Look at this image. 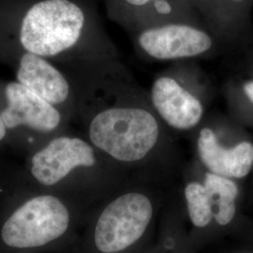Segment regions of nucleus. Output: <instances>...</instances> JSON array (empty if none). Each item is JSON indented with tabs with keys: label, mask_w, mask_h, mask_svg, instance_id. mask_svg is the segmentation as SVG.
Returning <instances> with one entry per match:
<instances>
[{
	"label": "nucleus",
	"mask_w": 253,
	"mask_h": 253,
	"mask_svg": "<svg viewBox=\"0 0 253 253\" xmlns=\"http://www.w3.org/2000/svg\"><path fill=\"white\" fill-rule=\"evenodd\" d=\"M165 126L148 91L126 74L118 101L101 109L89 123L91 143L122 163H138L158 145Z\"/></svg>",
	"instance_id": "1"
},
{
	"label": "nucleus",
	"mask_w": 253,
	"mask_h": 253,
	"mask_svg": "<svg viewBox=\"0 0 253 253\" xmlns=\"http://www.w3.org/2000/svg\"><path fill=\"white\" fill-rule=\"evenodd\" d=\"M148 94L165 126L187 131L198 127L207 117L211 87L204 73L189 61H182L160 73Z\"/></svg>",
	"instance_id": "2"
},
{
	"label": "nucleus",
	"mask_w": 253,
	"mask_h": 253,
	"mask_svg": "<svg viewBox=\"0 0 253 253\" xmlns=\"http://www.w3.org/2000/svg\"><path fill=\"white\" fill-rule=\"evenodd\" d=\"M85 24L84 10L70 0H45L27 11L20 41L29 53L55 55L75 45Z\"/></svg>",
	"instance_id": "3"
},
{
	"label": "nucleus",
	"mask_w": 253,
	"mask_h": 253,
	"mask_svg": "<svg viewBox=\"0 0 253 253\" xmlns=\"http://www.w3.org/2000/svg\"><path fill=\"white\" fill-rule=\"evenodd\" d=\"M137 53L160 62H182L213 54L217 40L204 25L172 22L133 34Z\"/></svg>",
	"instance_id": "4"
},
{
	"label": "nucleus",
	"mask_w": 253,
	"mask_h": 253,
	"mask_svg": "<svg viewBox=\"0 0 253 253\" xmlns=\"http://www.w3.org/2000/svg\"><path fill=\"white\" fill-rule=\"evenodd\" d=\"M69 222V211L60 200L51 195L38 196L28 200L8 218L1 236L12 248H36L60 237Z\"/></svg>",
	"instance_id": "5"
},
{
	"label": "nucleus",
	"mask_w": 253,
	"mask_h": 253,
	"mask_svg": "<svg viewBox=\"0 0 253 253\" xmlns=\"http://www.w3.org/2000/svg\"><path fill=\"white\" fill-rule=\"evenodd\" d=\"M152 217V205L141 193H126L101 213L95 229V243L101 253L124 251L144 235Z\"/></svg>",
	"instance_id": "6"
},
{
	"label": "nucleus",
	"mask_w": 253,
	"mask_h": 253,
	"mask_svg": "<svg viewBox=\"0 0 253 253\" xmlns=\"http://www.w3.org/2000/svg\"><path fill=\"white\" fill-rule=\"evenodd\" d=\"M96 163L94 150L79 138L59 137L32 158L31 172L41 184L52 186L77 167H92Z\"/></svg>",
	"instance_id": "7"
},
{
	"label": "nucleus",
	"mask_w": 253,
	"mask_h": 253,
	"mask_svg": "<svg viewBox=\"0 0 253 253\" xmlns=\"http://www.w3.org/2000/svg\"><path fill=\"white\" fill-rule=\"evenodd\" d=\"M197 136V152L208 171L228 178H243L253 165V145L242 141L228 147L220 143L211 123L203 121Z\"/></svg>",
	"instance_id": "8"
},
{
	"label": "nucleus",
	"mask_w": 253,
	"mask_h": 253,
	"mask_svg": "<svg viewBox=\"0 0 253 253\" xmlns=\"http://www.w3.org/2000/svg\"><path fill=\"white\" fill-rule=\"evenodd\" d=\"M8 106L1 113L7 128L27 126L42 132L54 130L61 116L53 104L39 97L20 83H9L6 86Z\"/></svg>",
	"instance_id": "9"
},
{
	"label": "nucleus",
	"mask_w": 253,
	"mask_h": 253,
	"mask_svg": "<svg viewBox=\"0 0 253 253\" xmlns=\"http://www.w3.org/2000/svg\"><path fill=\"white\" fill-rule=\"evenodd\" d=\"M120 5L125 25L132 34L172 22L205 26L193 0H120Z\"/></svg>",
	"instance_id": "10"
},
{
	"label": "nucleus",
	"mask_w": 253,
	"mask_h": 253,
	"mask_svg": "<svg viewBox=\"0 0 253 253\" xmlns=\"http://www.w3.org/2000/svg\"><path fill=\"white\" fill-rule=\"evenodd\" d=\"M19 83L51 104L68 99L70 86L60 72L37 54L27 53L20 61Z\"/></svg>",
	"instance_id": "11"
},
{
	"label": "nucleus",
	"mask_w": 253,
	"mask_h": 253,
	"mask_svg": "<svg viewBox=\"0 0 253 253\" xmlns=\"http://www.w3.org/2000/svg\"><path fill=\"white\" fill-rule=\"evenodd\" d=\"M204 186L211 201L212 210L214 206L217 207L213 217L219 225H227L235 217V200L238 194L237 186L231 178L209 171L205 173Z\"/></svg>",
	"instance_id": "12"
},
{
	"label": "nucleus",
	"mask_w": 253,
	"mask_h": 253,
	"mask_svg": "<svg viewBox=\"0 0 253 253\" xmlns=\"http://www.w3.org/2000/svg\"><path fill=\"white\" fill-rule=\"evenodd\" d=\"M247 0H193L200 17L208 30L218 39L226 36L230 27L228 7L243 4Z\"/></svg>",
	"instance_id": "13"
},
{
	"label": "nucleus",
	"mask_w": 253,
	"mask_h": 253,
	"mask_svg": "<svg viewBox=\"0 0 253 253\" xmlns=\"http://www.w3.org/2000/svg\"><path fill=\"white\" fill-rule=\"evenodd\" d=\"M190 219L196 227L208 226L213 217L211 201L204 184L190 182L185 189Z\"/></svg>",
	"instance_id": "14"
},
{
	"label": "nucleus",
	"mask_w": 253,
	"mask_h": 253,
	"mask_svg": "<svg viewBox=\"0 0 253 253\" xmlns=\"http://www.w3.org/2000/svg\"><path fill=\"white\" fill-rule=\"evenodd\" d=\"M242 93L245 98L253 105V80H247L242 84Z\"/></svg>",
	"instance_id": "15"
},
{
	"label": "nucleus",
	"mask_w": 253,
	"mask_h": 253,
	"mask_svg": "<svg viewBox=\"0 0 253 253\" xmlns=\"http://www.w3.org/2000/svg\"><path fill=\"white\" fill-rule=\"evenodd\" d=\"M6 129H7V127L5 126V123H4L2 117H1V114H0V141L6 135Z\"/></svg>",
	"instance_id": "16"
}]
</instances>
